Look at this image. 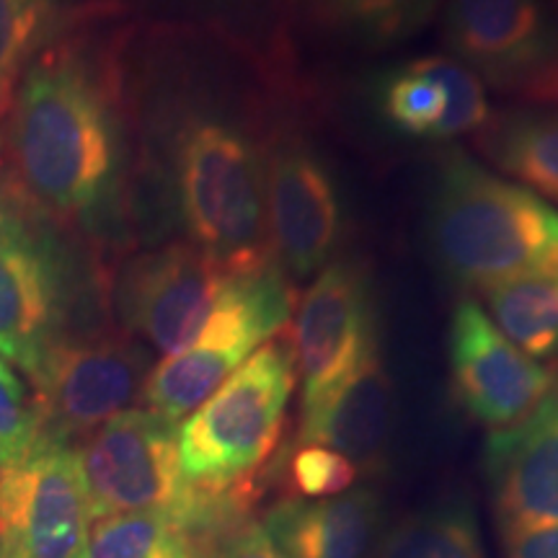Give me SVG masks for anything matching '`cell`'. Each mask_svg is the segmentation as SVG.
Segmentation results:
<instances>
[{"instance_id": "cell-14", "label": "cell", "mask_w": 558, "mask_h": 558, "mask_svg": "<svg viewBox=\"0 0 558 558\" xmlns=\"http://www.w3.org/2000/svg\"><path fill=\"white\" fill-rule=\"evenodd\" d=\"M450 375L460 407L497 432L512 427L535 409L546 396L554 367L527 357L478 303L463 298L450 320Z\"/></svg>"}, {"instance_id": "cell-6", "label": "cell", "mask_w": 558, "mask_h": 558, "mask_svg": "<svg viewBox=\"0 0 558 558\" xmlns=\"http://www.w3.org/2000/svg\"><path fill=\"white\" fill-rule=\"evenodd\" d=\"M290 303L288 275L277 259L235 271L197 339L150 369L140 401L153 414L181 424L288 324Z\"/></svg>"}, {"instance_id": "cell-21", "label": "cell", "mask_w": 558, "mask_h": 558, "mask_svg": "<svg viewBox=\"0 0 558 558\" xmlns=\"http://www.w3.org/2000/svg\"><path fill=\"white\" fill-rule=\"evenodd\" d=\"M486 316L533 360L558 357V269L520 275L481 290Z\"/></svg>"}, {"instance_id": "cell-8", "label": "cell", "mask_w": 558, "mask_h": 558, "mask_svg": "<svg viewBox=\"0 0 558 558\" xmlns=\"http://www.w3.org/2000/svg\"><path fill=\"white\" fill-rule=\"evenodd\" d=\"M88 486L75 445L41 442L0 469V558H90Z\"/></svg>"}, {"instance_id": "cell-9", "label": "cell", "mask_w": 558, "mask_h": 558, "mask_svg": "<svg viewBox=\"0 0 558 558\" xmlns=\"http://www.w3.org/2000/svg\"><path fill=\"white\" fill-rule=\"evenodd\" d=\"M65 269L39 213L16 192L0 197V357L24 369L37 367L62 333Z\"/></svg>"}, {"instance_id": "cell-12", "label": "cell", "mask_w": 558, "mask_h": 558, "mask_svg": "<svg viewBox=\"0 0 558 558\" xmlns=\"http://www.w3.org/2000/svg\"><path fill=\"white\" fill-rule=\"evenodd\" d=\"M271 256L292 279L329 267L344 233V205L326 160L300 137H279L267 156Z\"/></svg>"}, {"instance_id": "cell-2", "label": "cell", "mask_w": 558, "mask_h": 558, "mask_svg": "<svg viewBox=\"0 0 558 558\" xmlns=\"http://www.w3.org/2000/svg\"><path fill=\"white\" fill-rule=\"evenodd\" d=\"M427 233L439 269L460 288L558 269V209L458 148L439 156Z\"/></svg>"}, {"instance_id": "cell-23", "label": "cell", "mask_w": 558, "mask_h": 558, "mask_svg": "<svg viewBox=\"0 0 558 558\" xmlns=\"http://www.w3.org/2000/svg\"><path fill=\"white\" fill-rule=\"evenodd\" d=\"M215 541L158 514H117L96 520L90 558H213Z\"/></svg>"}, {"instance_id": "cell-24", "label": "cell", "mask_w": 558, "mask_h": 558, "mask_svg": "<svg viewBox=\"0 0 558 558\" xmlns=\"http://www.w3.org/2000/svg\"><path fill=\"white\" fill-rule=\"evenodd\" d=\"M58 0H0V117L11 104L19 73L50 32Z\"/></svg>"}, {"instance_id": "cell-20", "label": "cell", "mask_w": 558, "mask_h": 558, "mask_svg": "<svg viewBox=\"0 0 558 558\" xmlns=\"http://www.w3.org/2000/svg\"><path fill=\"white\" fill-rule=\"evenodd\" d=\"M481 150L497 169L558 205V111L514 109L478 132Z\"/></svg>"}, {"instance_id": "cell-10", "label": "cell", "mask_w": 558, "mask_h": 558, "mask_svg": "<svg viewBox=\"0 0 558 558\" xmlns=\"http://www.w3.org/2000/svg\"><path fill=\"white\" fill-rule=\"evenodd\" d=\"M375 352L378 313L367 269L352 259L331 262L298 303L292 357L303 407L329 393Z\"/></svg>"}, {"instance_id": "cell-19", "label": "cell", "mask_w": 558, "mask_h": 558, "mask_svg": "<svg viewBox=\"0 0 558 558\" xmlns=\"http://www.w3.org/2000/svg\"><path fill=\"white\" fill-rule=\"evenodd\" d=\"M442 0H290L305 26L367 50H386L416 37Z\"/></svg>"}, {"instance_id": "cell-29", "label": "cell", "mask_w": 558, "mask_h": 558, "mask_svg": "<svg viewBox=\"0 0 558 558\" xmlns=\"http://www.w3.org/2000/svg\"><path fill=\"white\" fill-rule=\"evenodd\" d=\"M527 96L533 101H546V104H556V107H558V70L554 75H550L546 83H541L538 88L530 90Z\"/></svg>"}, {"instance_id": "cell-26", "label": "cell", "mask_w": 558, "mask_h": 558, "mask_svg": "<svg viewBox=\"0 0 558 558\" xmlns=\"http://www.w3.org/2000/svg\"><path fill=\"white\" fill-rule=\"evenodd\" d=\"M360 478V469L337 450L298 445L288 465L290 488L298 499H326L344 494Z\"/></svg>"}, {"instance_id": "cell-16", "label": "cell", "mask_w": 558, "mask_h": 558, "mask_svg": "<svg viewBox=\"0 0 558 558\" xmlns=\"http://www.w3.org/2000/svg\"><path fill=\"white\" fill-rule=\"evenodd\" d=\"M378 111L390 130L414 140L473 135L492 120L484 83L448 54L390 68L378 83Z\"/></svg>"}, {"instance_id": "cell-17", "label": "cell", "mask_w": 558, "mask_h": 558, "mask_svg": "<svg viewBox=\"0 0 558 558\" xmlns=\"http://www.w3.org/2000/svg\"><path fill=\"white\" fill-rule=\"evenodd\" d=\"M393 424V390L380 352L308 407H300L298 445H320L352 460L360 471H378Z\"/></svg>"}, {"instance_id": "cell-1", "label": "cell", "mask_w": 558, "mask_h": 558, "mask_svg": "<svg viewBox=\"0 0 558 558\" xmlns=\"http://www.w3.org/2000/svg\"><path fill=\"white\" fill-rule=\"evenodd\" d=\"M19 197L39 215L83 220L107 205L120 177V124L104 83L81 54L34 60L11 111Z\"/></svg>"}, {"instance_id": "cell-25", "label": "cell", "mask_w": 558, "mask_h": 558, "mask_svg": "<svg viewBox=\"0 0 558 558\" xmlns=\"http://www.w3.org/2000/svg\"><path fill=\"white\" fill-rule=\"evenodd\" d=\"M41 445L32 390L11 362L0 357V469L16 465Z\"/></svg>"}, {"instance_id": "cell-28", "label": "cell", "mask_w": 558, "mask_h": 558, "mask_svg": "<svg viewBox=\"0 0 558 558\" xmlns=\"http://www.w3.org/2000/svg\"><path fill=\"white\" fill-rule=\"evenodd\" d=\"M505 558H558V525L501 530Z\"/></svg>"}, {"instance_id": "cell-18", "label": "cell", "mask_w": 558, "mask_h": 558, "mask_svg": "<svg viewBox=\"0 0 558 558\" xmlns=\"http://www.w3.org/2000/svg\"><path fill=\"white\" fill-rule=\"evenodd\" d=\"M383 507L373 488L326 499H282L262 520L264 533L290 558H373Z\"/></svg>"}, {"instance_id": "cell-7", "label": "cell", "mask_w": 558, "mask_h": 558, "mask_svg": "<svg viewBox=\"0 0 558 558\" xmlns=\"http://www.w3.org/2000/svg\"><path fill=\"white\" fill-rule=\"evenodd\" d=\"M150 357L120 333H60L29 373L41 442L78 445L143 399Z\"/></svg>"}, {"instance_id": "cell-15", "label": "cell", "mask_w": 558, "mask_h": 558, "mask_svg": "<svg viewBox=\"0 0 558 558\" xmlns=\"http://www.w3.org/2000/svg\"><path fill=\"white\" fill-rule=\"evenodd\" d=\"M484 465L501 530L558 525V365L535 409L488 435Z\"/></svg>"}, {"instance_id": "cell-27", "label": "cell", "mask_w": 558, "mask_h": 558, "mask_svg": "<svg viewBox=\"0 0 558 558\" xmlns=\"http://www.w3.org/2000/svg\"><path fill=\"white\" fill-rule=\"evenodd\" d=\"M213 558H290L282 554L267 533H264L262 522L243 520L230 533L215 543Z\"/></svg>"}, {"instance_id": "cell-3", "label": "cell", "mask_w": 558, "mask_h": 558, "mask_svg": "<svg viewBox=\"0 0 558 558\" xmlns=\"http://www.w3.org/2000/svg\"><path fill=\"white\" fill-rule=\"evenodd\" d=\"M96 520L158 514L218 543L248 520L259 488L213 492L181 473L179 424L150 409H128L78 445Z\"/></svg>"}, {"instance_id": "cell-4", "label": "cell", "mask_w": 558, "mask_h": 558, "mask_svg": "<svg viewBox=\"0 0 558 558\" xmlns=\"http://www.w3.org/2000/svg\"><path fill=\"white\" fill-rule=\"evenodd\" d=\"M173 179L192 243L230 271L275 259L267 166L254 137L222 117H192L173 137Z\"/></svg>"}, {"instance_id": "cell-11", "label": "cell", "mask_w": 558, "mask_h": 558, "mask_svg": "<svg viewBox=\"0 0 558 558\" xmlns=\"http://www.w3.org/2000/svg\"><path fill=\"white\" fill-rule=\"evenodd\" d=\"M442 37L450 58L494 88L527 96L558 70L548 0H448Z\"/></svg>"}, {"instance_id": "cell-22", "label": "cell", "mask_w": 558, "mask_h": 558, "mask_svg": "<svg viewBox=\"0 0 558 558\" xmlns=\"http://www.w3.org/2000/svg\"><path fill=\"white\" fill-rule=\"evenodd\" d=\"M373 558H486L481 530L465 501L418 509L378 543Z\"/></svg>"}, {"instance_id": "cell-5", "label": "cell", "mask_w": 558, "mask_h": 558, "mask_svg": "<svg viewBox=\"0 0 558 558\" xmlns=\"http://www.w3.org/2000/svg\"><path fill=\"white\" fill-rule=\"evenodd\" d=\"M298 369L292 347L269 339L179 424L181 473L213 492L259 488L282 437Z\"/></svg>"}, {"instance_id": "cell-13", "label": "cell", "mask_w": 558, "mask_h": 558, "mask_svg": "<svg viewBox=\"0 0 558 558\" xmlns=\"http://www.w3.org/2000/svg\"><path fill=\"white\" fill-rule=\"evenodd\" d=\"M233 275L194 243H171L145 254L122 279L124 324L156 352L171 357L205 329Z\"/></svg>"}]
</instances>
